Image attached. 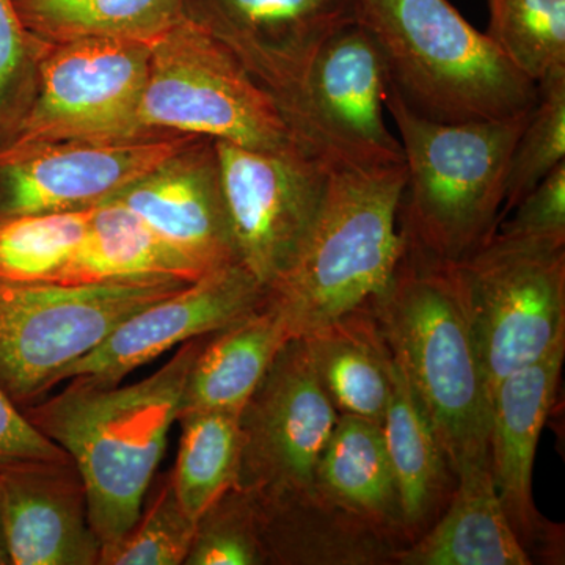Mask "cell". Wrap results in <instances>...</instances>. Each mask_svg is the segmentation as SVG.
<instances>
[{"mask_svg":"<svg viewBox=\"0 0 565 565\" xmlns=\"http://www.w3.org/2000/svg\"><path fill=\"white\" fill-rule=\"evenodd\" d=\"M0 565H10L9 552H7L6 535H3L2 500H0Z\"/></svg>","mask_w":565,"mask_h":565,"instance_id":"obj_36","label":"cell"},{"mask_svg":"<svg viewBox=\"0 0 565 565\" xmlns=\"http://www.w3.org/2000/svg\"><path fill=\"white\" fill-rule=\"evenodd\" d=\"M353 11L381 50L390 88L419 117L505 120L537 102V84L448 0H353Z\"/></svg>","mask_w":565,"mask_h":565,"instance_id":"obj_5","label":"cell"},{"mask_svg":"<svg viewBox=\"0 0 565 565\" xmlns=\"http://www.w3.org/2000/svg\"><path fill=\"white\" fill-rule=\"evenodd\" d=\"M404 166L330 167L326 193L288 269L266 289L289 337L366 307L388 288L405 252Z\"/></svg>","mask_w":565,"mask_h":565,"instance_id":"obj_2","label":"cell"},{"mask_svg":"<svg viewBox=\"0 0 565 565\" xmlns=\"http://www.w3.org/2000/svg\"><path fill=\"white\" fill-rule=\"evenodd\" d=\"M150 50L139 114L145 131L195 134L259 151L291 147L273 96L199 25L182 20Z\"/></svg>","mask_w":565,"mask_h":565,"instance_id":"obj_8","label":"cell"},{"mask_svg":"<svg viewBox=\"0 0 565 565\" xmlns=\"http://www.w3.org/2000/svg\"><path fill=\"white\" fill-rule=\"evenodd\" d=\"M195 530L196 520L182 508L169 476L131 533L103 555L99 564L184 565Z\"/></svg>","mask_w":565,"mask_h":565,"instance_id":"obj_32","label":"cell"},{"mask_svg":"<svg viewBox=\"0 0 565 565\" xmlns=\"http://www.w3.org/2000/svg\"><path fill=\"white\" fill-rule=\"evenodd\" d=\"M264 302L262 282L243 264H226L126 319L95 351L63 371L61 382L118 385L137 367L193 338L225 329Z\"/></svg>","mask_w":565,"mask_h":565,"instance_id":"obj_15","label":"cell"},{"mask_svg":"<svg viewBox=\"0 0 565 565\" xmlns=\"http://www.w3.org/2000/svg\"><path fill=\"white\" fill-rule=\"evenodd\" d=\"M109 200L125 204L203 274L237 263L215 140L195 136Z\"/></svg>","mask_w":565,"mask_h":565,"instance_id":"obj_17","label":"cell"},{"mask_svg":"<svg viewBox=\"0 0 565 565\" xmlns=\"http://www.w3.org/2000/svg\"><path fill=\"white\" fill-rule=\"evenodd\" d=\"M206 337L181 344L169 362L136 384L71 381L57 396L24 411L29 422L73 460L102 556L139 522Z\"/></svg>","mask_w":565,"mask_h":565,"instance_id":"obj_1","label":"cell"},{"mask_svg":"<svg viewBox=\"0 0 565 565\" xmlns=\"http://www.w3.org/2000/svg\"><path fill=\"white\" fill-rule=\"evenodd\" d=\"M382 433L399 493L404 533L414 542L445 511L456 489V476L433 424L394 359Z\"/></svg>","mask_w":565,"mask_h":565,"instance_id":"obj_22","label":"cell"},{"mask_svg":"<svg viewBox=\"0 0 565 565\" xmlns=\"http://www.w3.org/2000/svg\"><path fill=\"white\" fill-rule=\"evenodd\" d=\"M93 210L0 217V285L54 280L79 243Z\"/></svg>","mask_w":565,"mask_h":565,"instance_id":"obj_29","label":"cell"},{"mask_svg":"<svg viewBox=\"0 0 565 565\" xmlns=\"http://www.w3.org/2000/svg\"><path fill=\"white\" fill-rule=\"evenodd\" d=\"M289 338L281 316L267 302L207 334L189 373L181 415L202 411L239 414Z\"/></svg>","mask_w":565,"mask_h":565,"instance_id":"obj_24","label":"cell"},{"mask_svg":"<svg viewBox=\"0 0 565 565\" xmlns=\"http://www.w3.org/2000/svg\"><path fill=\"white\" fill-rule=\"evenodd\" d=\"M370 305L452 473L490 467L492 393L448 267L405 248L388 288Z\"/></svg>","mask_w":565,"mask_h":565,"instance_id":"obj_4","label":"cell"},{"mask_svg":"<svg viewBox=\"0 0 565 565\" xmlns=\"http://www.w3.org/2000/svg\"><path fill=\"white\" fill-rule=\"evenodd\" d=\"M195 134L120 143L54 141L0 150V217L66 214L107 202L181 150Z\"/></svg>","mask_w":565,"mask_h":565,"instance_id":"obj_13","label":"cell"},{"mask_svg":"<svg viewBox=\"0 0 565 565\" xmlns=\"http://www.w3.org/2000/svg\"><path fill=\"white\" fill-rule=\"evenodd\" d=\"M300 338L338 414L382 426L392 393L393 353L371 305Z\"/></svg>","mask_w":565,"mask_h":565,"instance_id":"obj_21","label":"cell"},{"mask_svg":"<svg viewBox=\"0 0 565 565\" xmlns=\"http://www.w3.org/2000/svg\"><path fill=\"white\" fill-rule=\"evenodd\" d=\"M385 106L405 156V248L440 266L462 263L498 232L509 162L531 111L505 120L433 121L390 87Z\"/></svg>","mask_w":565,"mask_h":565,"instance_id":"obj_3","label":"cell"},{"mask_svg":"<svg viewBox=\"0 0 565 565\" xmlns=\"http://www.w3.org/2000/svg\"><path fill=\"white\" fill-rule=\"evenodd\" d=\"M178 423L181 440L170 479L184 511L199 520L218 497L237 484L239 414L189 412Z\"/></svg>","mask_w":565,"mask_h":565,"instance_id":"obj_27","label":"cell"},{"mask_svg":"<svg viewBox=\"0 0 565 565\" xmlns=\"http://www.w3.org/2000/svg\"><path fill=\"white\" fill-rule=\"evenodd\" d=\"M21 24L36 40L85 39L151 44L184 18L182 0H11Z\"/></svg>","mask_w":565,"mask_h":565,"instance_id":"obj_26","label":"cell"},{"mask_svg":"<svg viewBox=\"0 0 565 565\" xmlns=\"http://www.w3.org/2000/svg\"><path fill=\"white\" fill-rule=\"evenodd\" d=\"M315 487L333 503L405 535L381 424L340 415L316 465Z\"/></svg>","mask_w":565,"mask_h":565,"instance_id":"obj_25","label":"cell"},{"mask_svg":"<svg viewBox=\"0 0 565 565\" xmlns=\"http://www.w3.org/2000/svg\"><path fill=\"white\" fill-rule=\"evenodd\" d=\"M185 285L159 277L0 285V386L28 407L126 319Z\"/></svg>","mask_w":565,"mask_h":565,"instance_id":"obj_7","label":"cell"},{"mask_svg":"<svg viewBox=\"0 0 565 565\" xmlns=\"http://www.w3.org/2000/svg\"><path fill=\"white\" fill-rule=\"evenodd\" d=\"M565 343L509 374L492 393L490 467L498 500L531 563L563 564V526L535 508L533 470L539 438L555 403Z\"/></svg>","mask_w":565,"mask_h":565,"instance_id":"obj_16","label":"cell"},{"mask_svg":"<svg viewBox=\"0 0 565 565\" xmlns=\"http://www.w3.org/2000/svg\"><path fill=\"white\" fill-rule=\"evenodd\" d=\"M39 41L35 98L7 147L120 143L163 134L145 131L139 118L150 44L104 39Z\"/></svg>","mask_w":565,"mask_h":565,"instance_id":"obj_10","label":"cell"},{"mask_svg":"<svg viewBox=\"0 0 565 565\" xmlns=\"http://www.w3.org/2000/svg\"><path fill=\"white\" fill-rule=\"evenodd\" d=\"M203 275L206 274L162 239L136 212L107 200L93 210L68 262L50 282L73 285L151 277L192 282Z\"/></svg>","mask_w":565,"mask_h":565,"instance_id":"obj_23","label":"cell"},{"mask_svg":"<svg viewBox=\"0 0 565 565\" xmlns=\"http://www.w3.org/2000/svg\"><path fill=\"white\" fill-rule=\"evenodd\" d=\"M338 418L303 338H289L239 412L236 487L258 497L315 489L316 465Z\"/></svg>","mask_w":565,"mask_h":565,"instance_id":"obj_12","label":"cell"},{"mask_svg":"<svg viewBox=\"0 0 565 565\" xmlns=\"http://www.w3.org/2000/svg\"><path fill=\"white\" fill-rule=\"evenodd\" d=\"M39 50L13 2L0 0V150L14 139L35 98Z\"/></svg>","mask_w":565,"mask_h":565,"instance_id":"obj_33","label":"cell"},{"mask_svg":"<svg viewBox=\"0 0 565 565\" xmlns=\"http://www.w3.org/2000/svg\"><path fill=\"white\" fill-rule=\"evenodd\" d=\"M397 565H531L498 500L492 468L456 478L445 511L423 535L404 546Z\"/></svg>","mask_w":565,"mask_h":565,"instance_id":"obj_20","label":"cell"},{"mask_svg":"<svg viewBox=\"0 0 565 565\" xmlns=\"http://www.w3.org/2000/svg\"><path fill=\"white\" fill-rule=\"evenodd\" d=\"M247 493V492H245ZM267 564L386 565L411 544L318 490L250 494Z\"/></svg>","mask_w":565,"mask_h":565,"instance_id":"obj_19","label":"cell"},{"mask_svg":"<svg viewBox=\"0 0 565 565\" xmlns=\"http://www.w3.org/2000/svg\"><path fill=\"white\" fill-rule=\"evenodd\" d=\"M66 463H73L70 456L40 433L0 386V475L20 468Z\"/></svg>","mask_w":565,"mask_h":565,"instance_id":"obj_34","label":"cell"},{"mask_svg":"<svg viewBox=\"0 0 565 565\" xmlns=\"http://www.w3.org/2000/svg\"><path fill=\"white\" fill-rule=\"evenodd\" d=\"M537 88V102L509 162L501 217L514 210L546 174L565 162V68L550 73L539 82Z\"/></svg>","mask_w":565,"mask_h":565,"instance_id":"obj_30","label":"cell"},{"mask_svg":"<svg viewBox=\"0 0 565 565\" xmlns=\"http://www.w3.org/2000/svg\"><path fill=\"white\" fill-rule=\"evenodd\" d=\"M0 500L10 565L99 564L102 542L74 463L7 471Z\"/></svg>","mask_w":565,"mask_h":565,"instance_id":"obj_18","label":"cell"},{"mask_svg":"<svg viewBox=\"0 0 565 565\" xmlns=\"http://www.w3.org/2000/svg\"><path fill=\"white\" fill-rule=\"evenodd\" d=\"M182 9L185 20L232 52L280 111L323 41L355 20L353 0H182Z\"/></svg>","mask_w":565,"mask_h":565,"instance_id":"obj_14","label":"cell"},{"mask_svg":"<svg viewBox=\"0 0 565 565\" xmlns=\"http://www.w3.org/2000/svg\"><path fill=\"white\" fill-rule=\"evenodd\" d=\"M487 35L539 84L565 68V0H487Z\"/></svg>","mask_w":565,"mask_h":565,"instance_id":"obj_28","label":"cell"},{"mask_svg":"<svg viewBox=\"0 0 565 565\" xmlns=\"http://www.w3.org/2000/svg\"><path fill=\"white\" fill-rule=\"evenodd\" d=\"M448 267L490 393L565 343V239H492Z\"/></svg>","mask_w":565,"mask_h":565,"instance_id":"obj_6","label":"cell"},{"mask_svg":"<svg viewBox=\"0 0 565 565\" xmlns=\"http://www.w3.org/2000/svg\"><path fill=\"white\" fill-rule=\"evenodd\" d=\"M388 87L377 43L352 20L316 51L281 115L294 143L329 167L404 166L403 145L384 120Z\"/></svg>","mask_w":565,"mask_h":565,"instance_id":"obj_9","label":"cell"},{"mask_svg":"<svg viewBox=\"0 0 565 565\" xmlns=\"http://www.w3.org/2000/svg\"><path fill=\"white\" fill-rule=\"evenodd\" d=\"M215 148L236 262L267 289L303 243L330 167L297 143L259 151L215 140Z\"/></svg>","mask_w":565,"mask_h":565,"instance_id":"obj_11","label":"cell"},{"mask_svg":"<svg viewBox=\"0 0 565 565\" xmlns=\"http://www.w3.org/2000/svg\"><path fill=\"white\" fill-rule=\"evenodd\" d=\"M252 498L239 487L226 490L196 520L184 565H264Z\"/></svg>","mask_w":565,"mask_h":565,"instance_id":"obj_31","label":"cell"},{"mask_svg":"<svg viewBox=\"0 0 565 565\" xmlns=\"http://www.w3.org/2000/svg\"><path fill=\"white\" fill-rule=\"evenodd\" d=\"M514 217L498 226L511 237L565 239V162L546 174L514 207Z\"/></svg>","mask_w":565,"mask_h":565,"instance_id":"obj_35","label":"cell"}]
</instances>
